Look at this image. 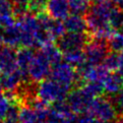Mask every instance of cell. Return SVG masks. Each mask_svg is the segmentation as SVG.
<instances>
[{
    "label": "cell",
    "mask_w": 123,
    "mask_h": 123,
    "mask_svg": "<svg viewBox=\"0 0 123 123\" xmlns=\"http://www.w3.org/2000/svg\"><path fill=\"white\" fill-rule=\"evenodd\" d=\"M114 4L110 0L98 3H91L89 9L85 13L87 25V33L91 37L109 39L114 33L109 24V15Z\"/></svg>",
    "instance_id": "obj_1"
},
{
    "label": "cell",
    "mask_w": 123,
    "mask_h": 123,
    "mask_svg": "<svg viewBox=\"0 0 123 123\" xmlns=\"http://www.w3.org/2000/svg\"><path fill=\"white\" fill-rule=\"evenodd\" d=\"M70 91L71 87L61 85L49 77L38 82L37 97L47 105L54 104L55 102L66 99Z\"/></svg>",
    "instance_id": "obj_2"
},
{
    "label": "cell",
    "mask_w": 123,
    "mask_h": 123,
    "mask_svg": "<svg viewBox=\"0 0 123 123\" xmlns=\"http://www.w3.org/2000/svg\"><path fill=\"white\" fill-rule=\"evenodd\" d=\"M86 112L105 123H115L119 116L109 97H103L102 95L92 100Z\"/></svg>",
    "instance_id": "obj_3"
},
{
    "label": "cell",
    "mask_w": 123,
    "mask_h": 123,
    "mask_svg": "<svg viewBox=\"0 0 123 123\" xmlns=\"http://www.w3.org/2000/svg\"><path fill=\"white\" fill-rule=\"evenodd\" d=\"M110 52L108 39L91 37L90 41L83 48L86 62L91 65L103 64Z\"/></svg>",
    "instance_id": "obj_4"
},
{
    "label": "cell",
    "mask_w": 123,
    "mask_h": 123,
    "mask_svg": "<svg viewBox=\"0 0 123 123\" xmlns=\"http://www.w3.org/2000/svg\"><path fill=\"white\" fill-rule=\"evenodd\" d=\"M49 77L71 89L73 86H78L80 85V78H78L75 67H73L65 60H61L56 64L52 65Z\"/></svg>",
    "instance_id": "obj_5"
},
{
    "label": "cell",
    "mask_w": 123,
    "mask_h": 123,
    "mask_svg": "<svg viewBox=\"0 0 123 123\" xmlns=\"http://www.w3.org/2000/svg\"><path fill=\"white\" fill-rule=\"evenodd\" d=\"M91 36L87 32L83 33H74V32H65L60 37L56 39V46L62 52L82 50L85 46L90 41Z\"/></svg>",
    "instance_id": "obj_6"
},
{
    "label": "cell",
    "mask_w": 123,
    "mask_h": 123,
    "mask_svg": "<svg viewBox=\"0 0 123 123\" xmlns=\"http://www.w3.org/2000/svg\"><path fill=\"white\" fill-rule=\"evenodd\" d=\"M51 68H52V63L42 52V50L40 49L36 51L28 70L30 80L36 82H40L44 80L45 78L49 77Z\"/></svg>",
    "instance_id": "obj_7"
},
{
    "label": "cell",
    "mask_w": 123,
    "mask_h": 123,
    "mask_svg": "<svg viewBox=\"0 0 123 123\" xmlns=\"http://www.w3.org/2000/svg\"><path fill=\"white\" fill-rule=\"evenodd\" d=\"M93 99L94 97L82 86H76V89H74L73 91H70L66 98V101L70 107V110L74 114H80L85 112L87 109Z\"/></svg>",
    "instance_id": "obj_8"
},
{
    "label": "cell",
    "mask_w": 123,
    "mask_h": 123,
    "mask_svg": "<svg viewBox=\"0 0 123 123\" xmlns=\"http://www.w3.org/2000/svg\"><path fill=\"white\" fill-rule=\"evenodd\" d=\"M27 80H30V77L25 75L18 68L8 72H4L0 75L2 91L7 94H12L21 82Z\"/></svg>",
    "instance_id": "obj_9"
},
{
    "label": "cell",
    "mask_w": 123,
    "mask_h": 123,
    "mask_svg": "<svg viewBox=\"0 0 123 123\" xmlns=\"http://www.w3.org/2000/svg\"><path fill=\"white\" fill-rule=\"evenodd\" d=\"M16 68V49L4 44L0 47V72L2 74Z\"/></svg>",
    "instance_id": "obj_10"
},
{
    "label": "cell",
    "mask_w": 123,
    "mask_h": 123,
    "mask_svg": "<svg viewBox=\"0 0 123 123\" xmlns=\"http://www.w3.org/2000/svg\"><path fill=\"white\" fill-rule=\"evenodd\" d=\"M46 12L55 19L63 20L70 14L68 0H48Z\"/></svg>",
    "instance_id": "obj_11"
},
{
    "label": "cell",
    "mask_w": 123,
    "mask_h": 123,
    "mask_svg": "<svg viewBox=\"0 0 123 123\" xmlns=\"http://www.w3.org/2000/svg\"><path fill=\"white\" fill-rule=\"evenodd\" d=\"M102 83L104 92L108 96L115 95L123 87V75L117 71H110Z\"/></svg>",
    "instance_id": "obj_12"
},
{
    "label": "cell",
    "mask_w": 123,
    "mask_h": 123,
    "mask_svg": "<svg viewBox=\"0 0 123 123\" xmlns=\"http://www.w3.org/2000/svg\"><path fill=\"white\" fill-rule=\"evenodd\" d=\"M35 53H36L35 48H30V47H19L18 50L16 51L17 68L27 76H29L28 74L29 66L34 58Z\"/></svg>",
    "instance_id": "obj_13"
},
{
    "label": "cell",
    "mask_w": 123,
    "mask_h": 123,
    "mask_svg": "<svg viewBox=\"0 0 123 123\" xmlns=\"http://www.w3.org/2000/svg\"><path fill=\"white\" fill-rule=\"evenodd\" d=\"M63 25L66 32H74V33L87 32V25L85 19V16L80 14L70 13L66 18L63 19Z\"/></svg>",
    "instance_id": "obj_14"
},
{
    "label": "cell",
    "mask_w": 123,
    "mask_h": 123,
    "mask_svg": "<svg viewBox=\"0 0 123 123\" xmlns=\"http://www.w3.org/2000/svg\"><path fill=\"white\" fill-rule=\"evenodd\" d=\"M3 39L4 44L7 46L15 48V49L20 47L21 33L16 21L14 24L8 25V27L3 28Z\"/></svg>",
    "instance_id": "obj_15"
},
{
    "label": "cell",
    "mask_w": 123,
    "mask_h": 123,
    "mask_svg": "<svg viewBox=\"0 0 123 123\" xmlns=\"http://www.w3.org/2000/svg\"><path fill=\"white\" fill-rule=\"evenodd\" d=\"M109 24L114 32L123 31V7L114 5L109 15Z\"/></svg>",
    "instance_id": "obj_16"
},
{
    "label": "cell",
    "mask_w": 123,
    "mask_h": 123,
    "mask_svg": "<svg viewBox=\"0 0 123 123\" xmlns=\"http://www.w3.org/2000/svg\"><path fill=\"white\" fill-rule=\"evenodd\" d=\"M62 55H63L64 60L66 61V62H68L69 64H71L72 66L75 67V68L86 62L83 49L82 50H74V51L65 52V53H63Z\"/></svg>",
    "instance_id": "obj_17"
},
{
    "label": "cell",
    "mask_w": 123,
    "mask_h": 123,
    "mask_svg": "<svg viewBox=\"0 0 123 123\" xmlns=\"http://www.w3.org/2000/svg\"><path fill=\"white\" fill-rule=\"evenodd\" d=\"M70 13L85 15L91 5V0H68Z\"/></svg>",
    "instance_id": "obj_18"
},
{
    "label": "cell",
    "mask_w": 123,
    "mask_h": 123,
    "mask_svg": "<svg viewBox=\"0 0 123 123\" xmlns=\"http://www.w3.org/2000/svg\"><path fill=\"white\" fill-rule=\"evenodd\" d=\"M108 45L111 52L119 53L123 49V31L114 32L108 39Z\"/></svg>",
    "instance_id": "obj_19"
},
{
    "label": "cell",
    "mask_w": 123,
    "mask_h": 123,
    "mask_svg": "<svg viewBox=\"0 0 123 123\" xmlns=\"http://www.w3.org/2000/svg\"><path fill=\"white\" fill-rule=\"evenodd\" d=\"M9 1L12 5V13L15 18L29 12L28 6L30 0H9Z\"/></svg>",
    "instance_id": "obj_20"
},
{
    "label": "cell",
    "mask_w": 123,
    "mask_h": 123,
    "mask_svg": "<svg viewBox=\"0 0 123 123\" xmlns=\"http://www.w3.org/2000/svg\"><path fill=\"white\" fill-rule=\"evenodd\" d=\"M11 102H12L11 95L4 93L3 91L0 92V120H4L7 110L10 107Z\"/></svg>",
    "instance_id": "obj_21"
},
{
    "label": "cell",
    "mask_w": 123,
    "mask_h": 123,
    "mask_svg": "<svg viewBox=\"0 0 123 123\" xmlns=\"http://www.w3.org/2000/svg\"><path fill=\"white\" fill-rule=\"evenodd\" d=\"M103 65L109 71H116L119 67V57L116 52H110L106 59L104 60Z\"/></svg>",
    "instance_id": "obj_22"
},
{
    "label": "cell",
    "mask_w": 123,
    "mask_h": 123,
    "mask_svg": "<svg viewBox=\"0 0 123 123\" xmlns=\"http://www.w3.org/2000/svg\"><path fill=\"white\" fill-rule=\"evenodd\" d=\"M48 0H30L28 9L29 12L37 15L41 12L46 11V6H47Z\"/></svg>",
    "instance_id": "obj_23"
},
{
    "label": "cell",
    "mask_w": 123,
    "mask_h": 123,
    "mask_svg": "<svg viewBox=\"0 0 123 123\" xmlns=\"http://www.w3.org/2000/svg\"><path fill=\"white\" fill-rule=\"evenodd\" d=\"M118 115H123V87L115 95L108 96Z\"/></svg>",
    "instance_id": "obj_24"
},
{
    "label": "cell",
    "mask_w": 123,
    "mask_h": 123,
    "mask_svg": "<svg viewBox=\"0 0 123 123\" xmlns=\"http://www.w3.org/2000/svg\"><path fill=\"white\" fill-rule=\"evenodd\" d=\"M118 57H119V67L116 71L119 72L121 75H123V49L118 53Z\"/></svg>",
    "instance_id": "obj_25"
},
{
    "label": "cell",
    "mask_w": 123,
    "mask_h": 123,
    "mask_svg": "<svg viewBox=\"0 0 123 123\" xmlns=\"http://www.w3.org/2000/svg\"><path fill=\"white\" fill-rule=\"evenodd\" d=\"M4 45V39H3V28L0 27V47Z\"/></svg>",
    "instance_id": "obj_26"
},
{
    "label": "cell",
    "mask_w": 123,
    "mask_h": 123,
    "mask_svg": "<svg viewBox=\"0 0 123 123\" xmlns=\"http://www.w3.org/2000/svg\"><path fill=\"white\" fill-rule=\"evenodd\" d=\"M102 1H105V0H91L92 3H98V2H102Z\"/></svg>",
    "instance_id": "obj_27"
},
{
    "label": "cell",
    "mask_w": 123,
    "mask_h": 123,
    "mask_svg": "<svg viewBox=\"0 0 123 123\" xmlns=\"http://www.w3.org/2000/svg\"><path fill=\"white\" fill-rule=\"evenodd\" d=\"M2 91V86H1V80H0V92Z\"/></svg>",
    "instance_id": "obj_28"
},
{
    "label": "cell",
    "mask_w": 123,
    "mask_h": 123,
    "mask_svg": "<svg viewBox=\"0 0 123 123\" xmlns=\"http://www.w3.org/2000/svg\"><path fill=\"white\" fill-rule=\"evenodd\" d=\"M0 123H6L5 121H3V120H0Z\"/></svg>",
    "instance_id": "obj_29"
}]
</instances>
